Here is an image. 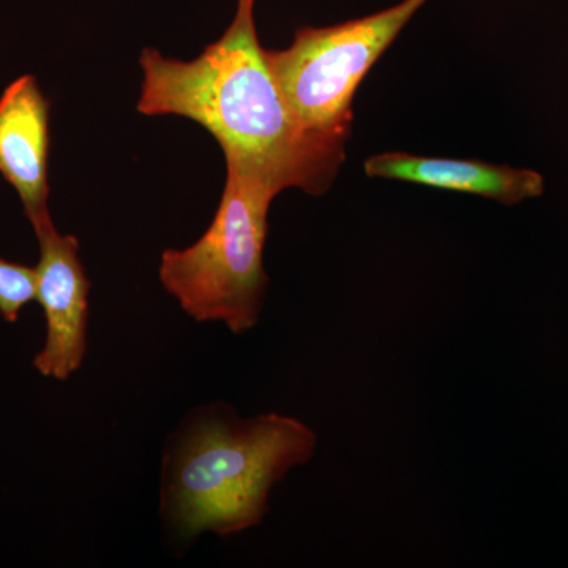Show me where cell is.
<instances>
[{
	"label": "cell",
	"mask_w": 568,
	"mask_h": 568,
	"mask_svg": "<svg viewBox=\"0 0 568 568\" xmlns=\"http://www.w3.org/2000/svg\"><path fill=\"white\" fill-rule=\"evenodd\" d=\"M138 111L200 123L223 149L226 166L271 183L323 194L345 162L347 136L308 129L291 110L254 24V0L193 61L141 52Z\"/></svg>",
	"instance_id": "1"
},
{
	"label": "cell",
	"mask_w": 568,
	"mask_h": 568,
	"mask_svg": "<svg viewBox=\"0 0 568 568\" xmlns=\"http://www.w3.org/2000/svg\"><path fill=\"white\" fill-rule=\"evenodd\" d=\"M316 433L283 414L190 426L164 467L162 515L175 536L230 537L261 525L276 481L315 454Z\"/></svg>",
	"instance_id": "2"
},
{
	"label": "cell",
	"mask_w": 568,
	"mask_h": 568,
	"mask_svg": "<svg viewBox=\"0 0 568 568\" xmlns=\"http://www.w3.org/2000/svg\"><path fill=\"white\" fill-rule=\"evenodd\" d=\"M215 219L185 250H166L160 280L197 323H223L234 335L260 321L268 276L264 268L268 209L278 190L257 175L226 166Z\"/></svg>",
	"instance_id": "3"
},
{
	"label": "cell",
	"mask_w": 568,
	"mask_h": 568,
	"mask_svg": "<svg viewBox=\"0 0 568 568\" xmlns=\"http://www.w3.org/2000/svg\"><path fill=\"white\" fill-rule=\"evenodd\" d=\"M426 0L328 28H301L287 50L267 51L268 63L298 121L317 132L349 136L358 84Z\"/></svg>",
	"instance_id": "4"
},
{
	"label": "cell",
	"mask_w": 568,
	"mask_h": 568,
	"mask_svg": "<svg viewBox=\"0 0 568 568\" xmlns=\"http://www.w3.org/2000/svg\"><path fill=\"white\" fill-rule=\"evenodd\" d=\"M33 231L40 244L37 301L47 320V342L33 366L41 376L65 381L81 368L88 349L91 282L74 235L59 233L52 220Z\"/></svg>",
	"instance_id": "5"
},
{
	"label": "cell",
	"mask_w": 568,
	"mask_h": 568,
	"mask_svg": "<svg viewBox=\"0 0 568 568\" xmlns=\"http://www.w3.org/2000/svg\"><path fill=\"white\" fill-rule=\"evenodd\" d=\"M51 102L32 74L0 97V174L17 190L33 230L51 222Z\"/></svg>",
	"instance_id": "6"
},
{
	"label": "cell",
	"mask_w": 568,
	"mask_h": 568,
	"mask_svg": "<svg viewBox=\"0 0 568 568\" xmlns=\"http://www.w3.org/2000/svg\"><path fill=\"white\" fill-rule=\"evenodd\" d=\"M365 173L369 178L476 194L507 205L540 196L545 190L544 178L536 171L499 166L477 160L433 159L406 152H387L372 156L365 162Z\"/></svg>",
	"instance_id": "7"
},
{
	"label": "cell",
	"mask_w": 568,
	"mask_h": 568,
	"mask_svg": "<svg viewBox=\"0 0 568 568\" xmlns=\"http://www.w3.org/2000/svg\"><path fill=\"white\" fill-rule=\"evenodd\" d=\"M37 298V268L0 260V315L17 323L22 306Z\"/></svg>",
	"instance_id": "8"
}]
</instances>
